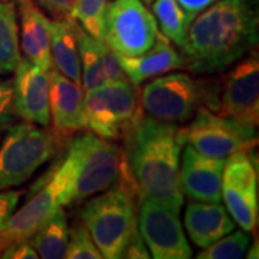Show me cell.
I'll use <instances>...</instances> for the list:
<instances>
[{"instance_id":"26","label":"cell","mask_w":259,"mask_h":259,"mask_svg":"<svg viewBox=\"0 0 259 259\" xmlns=\"http://www.w3.org/2000/svg\"><path fill=\"white\" fill-rule=\"evenodd\" d=\"M249 245V236L246 232L236 231L228 233L221 239L204 246L202 252L197 253L199 259H239L245 256L246 248Z\"/></svg>"},{"instance_id":"17","label":"cell","mask_w":259,"mask_h":259,"mask_svg":"<svg viewBox=\"0 0 259 259\" xmlns=\"http://www.w3.org/2000/svg\"><path fill=\"white\" fill-rule=\"evenodd\" d=\"M20 42L26 59L44 71L54 68L51 56V20L30 0H18Z\"/></svg>"},{"instance_id":"30","label":"cell","mask_w":259,"mask_h":259,"mask_svg":"<svg viewBox=\"0 0 259 259\" xmlns=\"http://www.w3.org/2000/svg\"><path fill=\"white\" fill-rule=\"evenodd\" d=\"M121 258H128V259H148L150 258V252L148 248L146 246V243L143 241L141 235L139 231H134V233L131 235L130 241L127 242L125 248L121 253Z\"/></svg>"},{"instance_id":"31","label":"cell","mask_w":259,"mask_h":259,"mask_svg":"<svg viewBox=\"0 0 259 259\" xmlns=\"http://www.w3.org/2000/svg\"><path fill=\"white\" fill-rule=\"evenodd\" d=\"M0 258L2 259H36L37 252L35 248L30 245L29 241L18 242V243H13L8 246L6 249L0 253Z\"/></svg>"},{"instance_id":"12","label":"cell","mask_w":259,"mask_h":259,"mask_svg":"<svg viewBox=\"0 0 259 259\" xmlns=\"http://www.w3.org/2000/svg\"><path fill=\"white\" fill-rule=\"evenodd\" d=\"M140 235L156 259H187L192 248L186 239L179 213L150 197H140Z\"/></svg>"},{"instance_id":"14","label":"cell","mask_w":259,"mask_h":259,"mask_svg":"<svg viewBox=\"0 0 259 259\" xmlns=\"http://www.w3.org/2000/svg\"><path fill=\"white\" fill-rule=\"evenodd\" d=\"M49 88V71L28 59H20L13 79L16 115L30 124L48 127L51 122Z\"/></svg>"},{"instance_id":"18","label":"cell","mask_w":259,"mask_h":259,"mask_svg":"<svg viewBox=\"0 0 259 259\" xmlns=\"http://www.w3.org/2000/svg\"><path fill=\"white\" fill-rule=\"evenodd\" d=\"M121 68L128 81L139 85L146 79L166 74L177 68H182L185 61L171 47L170 40L163 33H157L153 47L139 56L118 55Z\"/></svg>"},{"instance_id":"23","label":"cell","mask_w":259,"mask_h":259,"mask_svg":"<svg viewBox=\"0 0 259 259\" xmlns=\"http://www.w3.org/2000/svg\"><path fill=\"white\" fill-rule=\"evenodd\" d=\"M20 59L16 6L9 0H0V75L15 72Z\"/></svg>"},{"instance_id":"16","label":"cell","mask_w":259,"mask_h":259,"mask_svg":"<svg viewBox=\"0 0 259 259\" xmlns=\"http://www.w3.org/2000/svg\"><path fill=\"white\" fill-rule=\"evenodd\" d=\"M49 110L54 121V134L59 140H66L81 130V112L85 90L81 83L66 78L59 71H49Z\"/></svg>"},{"instance_id":"4","label":"cell","mask_w":259,"mask_h":259,"mask_svg":"<svg viewBox=\"0 0 259 259\" xmlns=\"http://www.w3.org/2000/svg\"><path fill=\"white\" fill-rule=\"evenodd\" d=\"M62 164L71 182L72 203L105 192L131 175L125 153L91 131L71 141Z\"/></svg>"},{"instance_id":"28","label":"cell","mask_w":259,"mask_h":259,"mask_svg":"<svg viewBox=\"0 0 259 259\" xmlns=\"http://www.w3.org/2000/svg\"><path fill=\"white\" fill-rule=\"evenodd\" d=\"M16 118L13 82L0 81V133L12 127Z\"/></svg>"},{"instance_id":"15","label":"cell","mask_w":259,"mask_h":259,"mask_svg":"<svg viewBox=\"0 0 259 259\" xmlns=\"http://www.w3.org/2000/svg\"><path fill=\"white\" fill-rule=\"evenodd\" d=\"M225 161L226 158L204 156L187 144L179 170L183 194L197 202L219 203L222 199L221 186Z\"/></svg>"},{"instance_id":"34","label":"cell","mask_w":259,"mask_h":259,"mask_svg":"<svg viewBox=\"0 0 259 259\" xmlns=\"http://www.w3.org/2000/svg\"><path fill=\"white\" fill-rule=\"evenodd\" d=\"M141 2H146V3H151L153 0H141Z\"/></svg>"},{"instance_id":"19","label":"cell","mask_w":259,"mask_h":259,"mask_svg":"<svg viewBox=\"0 0 259 259\" xmlns=\"http://www.w3.org/2000/svg\"><path fill=\"white\" fill-rule=\"evenodd\" d=\"M185 226L194 245L204 248L235 231L236 225L222 204L194 200L186 207Z\"/></svg>"},{"instance_id":"13","label":"cell","mask_w":259,"mask_h":259,"mask_svg":"<svg viewBox=\"0 0 259 259\" xmlns=\"http://www.w3.org/2000/svg\"><path fill=\"white\" fill-rule=\"evenodd\" d=\"M222 199L232 219L245 232L258 225V173L246 151L226 158L222 173Z\"/></svg>"},{"instance_id":"20","label":"cell","mask_w":259,"mask_h":259,"mask_svg":"<svg viewBox=\"0 0 259 259\" xmlns=\"http://www.w3.org/2000/svg\"><path fill=\"white\" fill-rule=\"evenodd\" d=\"M75 29L76 20L69 16L51 20V56L56 71L81 83V61Z\"/></svg>"},{"instance_id":"7","label":"cell","mask_w":259,"mask_h":259,"mask_svg":"<svg viewBox=\"0 0 259 259\" xmlns=\"http://www.w3.org/2000/svg\"><path fill=\"white\" fill-rule=\"evenodd\" d=\"M157 20L141 0H110L104 13L102 42L115 54L139 56L153 47Z\"/></svg>"},{"instance_id":"33","label":"cell","mask_w":259,"mask_h":259,"mask_svg":"<svg viewBox=\"0 0 259 259\" xmlns=\"http://www.w3.org/2000/svg\"><path fill=\"white\" fill-rule=\"evenodd\" d=\"M180 3V6L193 18L196 15H199L203 9H206L209 5H212L214 0H177Z\"/></svg>"},{"instance_id":"32","label":"cell","mask_w":259,"mask_h":259,"mask_svg":"<svg viewBox=\"0 0 259 259\" xmlns=\"http://www.w3.org/2000/svg\"><path fill=\"white\" fill-rule=\"evenodd\" d=\"M76 0H37V3L56 19L68 18Z\"/></svg>"},{"instance_id":"6","label":"cell","mask_w":259,"mask_h":259,"mask_svg":"<svg viewBox=\"0 0 259 259\" xmlns=\"http://www.w3.org/2000/svg\"><path fill=\"white\" fill-rule=\"evenodd\" d=\"M140 117L137 94L128 79L110 82L83 95L81 128L98 137H122Z\"/></svg>"},{"instance_id":"25","label":"cell","mask_w":259,"mask_h":259,"mask_svg":"<svg viewBox=\"0 0 259 259\" xmlns=\"http://www.w3.org/2000/svg\"><path fill=\"white\" fill-rule=\"evenodd\" d=\"M110 0H76L71 9L69 18L78 22L79 26L98 40H102L104 13Z\"/></svg>"},{"instance_id":"21","label":"cell","mask_w":259,"mask_h":259,"mask_svg":"<svg viewBox=\"0 0 259 259\" xmlns=\"http://www.w3.org/2000/svg\"><path fill=\"white\" fill-rule=\"evenodd\" d=\"M76 44L81 61V83L85 91L102 87L108 82L105 72L104 49L105 44L88 35L76 22Z\"/></svg>"},{"instance_id":"5","label":"cell","mask_w":259,"mask_h":259,"mask_svg":"<svg viewBox=\"0 0 259 259\" xmlns=\"http://www.w3.org/2000/svg\"><path fill=\"white\" fill-rule=\"evenodd\" d=\"M54 131L22 122L8 130L0 144V192L23 185L55 156Z\"/></svg>"},{"instance_id":"10","label":"cell","mask_w":259,"mask_h":259,"mask_svg":"<svg viewBox=\"0 0 259 259\" xmlns=\"http://www.w3.org/2000/svg\"><path fill=\"white\" fill-rule=\"evenodd\" d=\"M202 97L199 83L187 74L177 72L148 82L141 93V102L150 117L176 124L193 115Z\"/></svg>"},{"instance_id":"22","label":"cell","mask_w":259,"mask_h":259,"mask_svg":"<svg viewBox=\"0 0 259 259\" xmlns=\"http://www.w3.org/2000/svg\"><path fill=\"white\" fill-rule=\"evenodd\" d=\"M69 225L64 207L55 212L32 236L30 245L44 259H62L69 241Z\"/></svg>"},{"instance_id":"1","label":"cell","mask_w":259,"mask_h":259,"mask_svg":"<svg viewBox=\"0 0 259 259\" xmlns=\"http://www.w3.org/2000/svg\"><path fill=\"white\" fill-rule=\"evenodd\" d=\"M256 44L255 2L219 0L192 20L182 49L192 72L216 74L239 61Z\"/></svg>"},{"instance_id":"24","label":"cell","mask_w":259,"mask_h":259,"mask_svg":"<svg viewBox=\"0 0 259 259\" xmlns=\"http://www.w3.org/2000/svg\"><path fill=\"white\" fill-rule=\"evenodd\" d=\"M153 12L163 35L177 47H183L193 16L189 15L177 0H156Z\"/></svg>"},{"instance_id":"9","label":"cell","mask_w":259,"mask_h":259,"mask_svg":"<svg viewBox=\"0 0 259 259\" xmlns=\"http://www.w3.org/2000/svg\"><path fill=\"white\" fill-rule=\"evenodd\" d=\"M180 131L186 144L214 158H228L256 144V128L245 127L206 108H199L192 124Z\"/></svg>"},{"instance_id":"11","label":"cell","mask_w":259,"mask_h":259,"mask_svg":"<svg viewBox=\"0 0 259 259\" xmlns=\"http://www.w3.org/2000/svg\"><path fill=\"white\" fill-rule=\"evenodd\" d=\"M219 115L245 127L256 128L259 121V61L250 55L223 79L221 95L209 104Z\"/></svg>"},{"instance_id":"3","label":"cell","mask_w":259,"mask_h":259,"mask_svg":"<svg viewBox=\"0 0 259 259\" xmlns=\"http://www.w3.org/2000/svg\"><path fill=\"white\" fill-rule=\"evenodd\" d=\"M139 189L128 175L105 192L94 194L81 209V219L93 236L102 258L118 259L137 231L136 194Z\"/></svg>"},{"instance_id":"29","label":"cell","mask_w":259,"mask_h":259,"mask_svg":"<svg viewBox=\"0 0 259 259\" xmlns=\"http://www.w3.org/2000/svg\"><path fill=\"white\" fill-rule=\"evenodd\" d=\"M22 194L23 190H12V189L0 192V228L6 222V219L12 214V212L16 209Z\"/></svg>"},{"instance_id":"8","label":"cell","mask_w":259,"mask_h":259,"mask_svg":"<svg viewBox=\"0 0 259 259\" xmlns=\"http://www.w3.org/2000/svg\"><path fill=\"white\" fill-rule=\"evenodd\" d=\"M72 204V189L68 171L64 164L58 167L33 197H30L19 210L12 214L0 228V253L8 246L18 242L29 241L30 236L58 212L61 207Z\"/></svg>"},{"instance_id":"2","label":"cell","mask_w":259,"mask_h":259,"mask_svg":"<svg viewBox=\"0 0 259 259\" xmlns=\"http://www.w3.org/2000/svg\"><path fill=\"white\" fill-rule=\"evenodd\" d=\"M127 163L140 197H150L179 213L183 206L180 187V150L185 141L176 124L140 115L124 134Z\"/></svg>"},{"instance_id":"27","label":"cell","mask_w":259,"mask_h":259,"mask_svg":"<svg viewBox=\"0 0 259 259\" xmlns=\"http://www.w3.org/2000/svg\"><path fill=\"white\" fill-rule=\"evenodd\" d=\"M66 259H102L90 231L83 223L76 222L69 231V241L65 252Z\"/></svg>"}]
</instances>
